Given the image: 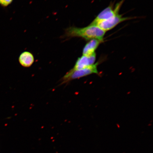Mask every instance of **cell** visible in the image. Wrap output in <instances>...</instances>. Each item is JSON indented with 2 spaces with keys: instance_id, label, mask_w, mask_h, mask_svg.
<instances>
[{
  "instance_id": "cell-6",
  "label": "cell",
  "mask_w": 153,
  "mask_h": 153,
  "mask_svg": "<svg viewBox=\"0 0 153 153\" xmlns=\"http://www.w3.org/2000/svg\"><path fill=\"white\" fill-rule=\"evenodd\" d=\"M103 42L97 39H93L89 40L86 44L83 50V55L90 56L95 53L99 45Z\"/></svg>"
},
{
  "instance_id": "cell-8",
  "label": "cell",
  "mask_w": 153,
  "mask_h": 153,
  "mask_svg": "<svg viewBox=\"0 0 153 153\" xmlns=\"http://www.w3.org/2000/svg\"><path fill=\"white\" fill-rule=\"evenodd\" d=\"M13 1V0H0V5L3 7H7Z\"/></svg>"
},
{
  "instance_id": "cell-7",
  "label": "cell",
  "mask_w": 153,
  "mask_h": 153,
  "mask_svg": "<svg viewBox=\"0 0 153 153\" xmlns=\"http://www.w3.org/2000/svg\"><path fill=\"white\" fill-rule=\"evenodd\" d=\"M21 65L28 68L32 65L34 62V57L31 53L26 51L21 53L19 59Z\"/></svg>"
},
{
  "instance_id": "cell-1",
  "label": "cell",
  "mask_w": 153,
  "mask_h": 153,
  "mask_svg": "<svg viewBox=\"0 0 153 153\" xmlns=\"http://www.w3.org/2000/svg\"><path fill=\"white\" fill-rule=\"evenodd\" d=\"M105 33L98 26L90 24L83 28L70 27L66 30L65 36L68 38H82L86 41L97 39L103 42Z\"/></svg>"
},
{
  "instance_id": "cell-5",
  "label": "cell",
  "mask_w": 153,
  "mask_h": 153,
  "mask_svg": "<svg viewBox=\"0 0 153 153\" xmlns=\"http://www.w3.org/2000/svg\"><path fill=\"white\" fill-rule=\"evenodd\" d=\"M96 60V53H95L90 56L83 55L79 57L76 60L73 70H78L83 69L95 64Z\"/></svg>"
},
{
  "instance_id": "cell-4",
  "label": "cell",
  "mask_w": 153,
  "mask_h": 153,
  "mask_svg": "<svg viewBox=\"0 0 153 153\" xmlns=\"http://www.w3.org/2000/svg\"><path fill=\"white\" fill-rule=\"evenodd\" d=\"M132 19L133 18L129 17H124L122 15L119 14L108 20L97 22L94 25L98 26L101 29L106 32L112 30L120 23Z\"/></svg>"
},
{
  "instance_id": "cell-2",
  "label": "cell",
  "mask_w": 153,
  "mask_h": 153,
  "mask_svg": "<svg viewBox=\"0 0 153 153\" xmlns=\"http://www.w3.org/2000/svg\"><path fill=\"white\" fill-rule=\"evenodd\" d=\"M100 62H97L93 65L84 68L83 69L74 70L71 69L63 77L62 83H65L72 80L78 79L91 75L92 74H99L97 66L100 64Z\"/></svg>"
},
{
  "instance_id": "cell-3",
  "label": "cell",
  "mask_w": 153,
  "mask_h": 153,
  "mask_svg": "<svg viewBox=\"0 0 153 153\" xmlns=\"http://www.w3.org/2000/svg\"><path fill=\"white\" fill-rule=\"evenodd\" d=\"M123 3V1H121L117 4L114 7L113 5H110L99 13L90 24L94 25L97 22L108 20L119 14L120 9Z\"/></svg>"
}]
</instances>
